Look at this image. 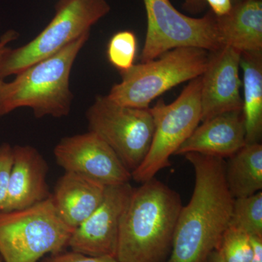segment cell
Instances as JSON below:
<instances>
[{
	"label": "cell",
	"instance_id": "obj_1",
	"mask_svg": "<svg viewBox=\"0 0 262 262\" xmlns=\"http://www.w3.org/2000/svg\"><path fill=\"white\" fill-rule=\"evenodd\" d=\"M185 157L194 168V190L181 209L165 262H206L229 227L234 198L227 185L224 158L196 152Z\"/></svg>",
	"mask_w": 262,
	"mask_h": 262
},
{
	"label": "cell",
	"instance_id": "obj_2",
	"mask_svg": "<svg viewBox=\"0 0 262 262\" xmlns=\"http://www.w3.org/2000/svg\"><path fill=\"white\" fill-rule=\"evenodd\" d=\"M182 206L178 193L155 177L134 188L120 222L117 261H165Z\"/></svg>",
	"mask_w": 262,
	"mask_h": 262
},
{
	"label": "cell",
	"instance_id": "obj_3",
	"mask_svg": "<svg viewBox=\"0 0 262 262\" xmlns=\"http://www.w3.org/2000/svg\"><path fill=\"white\" fill-rule=\"evenodd\" d=\"M90 34H84L61 51L27 67L11 82L4 81L0 89V117L22 107L32 108L37 118L67 116L73 100L71 72Z\"/></svg>",
	"mask_w": 262,
	"mask_h": 262
},
{
	"label": "cell",
	"instance_id": "obj_4",
	"mask_svg": "<svg viewBox=\"0 0 262 262\" xmlns=\"http://www.w3.org/2000/svg\"><path fill=\"white\" fill-rule=\"evenodd\" d=\"M210 52L201 48H178L156 59L134 64L122 72V81L112 88L107 97L129 107L148 108L160 95L204 73Z\"/></svg>",
	"mask_w": 262,
	"mask_h": 262
},
{
	"label": "cell",
	"instance_id": "obj_5",
	"mask_svg": "<svg viewBox=\"0 0 262 262\" xmlns=\"http://www.w3.org/2000/svg\"><path fill=\"white\" fill-rule=\"evenodd\" d=\"M74 231L58 215L51 196L25 209L0 211V257L5 262H37L63 251Z\"/></svg>",
	"mask_w": 262,
	"mask_h": 262
},
{
	"label": "cell",
	"instance_id": "obj_6",
	"mask_svg": "<svg viewBox=\"0 0 262 262\" xmlns=\"http://www.w3.org/2000/svg\"><path fill=\"white\" fill-rule=\"evenodd\" d=\"M107 0H59L47 27L27 44L10 49L2 63L4 80L52 56L71 42L91 33L98 20L110 11Z\"/></svg>",
	"mask_w": 262,
	"mask_h": 262
},
{
	"label": "cell",
	"instance_id": "obj_7",
	"mask_svg": "<svg viewBox=\"0 0 262 262\" xmlns=\"http://www.w3.org/2000/svg\"><path fill=\"white\" fill-rule=\"evenodd\" d=\"M201 76L191 80L173 103L159 99L149 108L154 133L145 159L132 172V179L142 183L154 178L170 166V158L194 132L201 122Z\"/></svg>",
	"mask_w": 262,
	"mask_h": 262
},
{
	"label": "cell",
	"instance_id": "obj_8",
	"mask_svg": "<svg viewBox=\"0 0 262 262\" xmlns=\"http://www.w3.org/2000/svg\"><path fill=\"white\" fill-rule=\"evenodd\" d=\"M89 131L115 151L132 173L149 151L154 122L149 108L122 106L107 96H98L86 113Z\"/></svg>",
	"mask_w": 262,
	"mask_h": 262
},
{
	"label": "cell",
	"instance_id": "obj_9",
	"mask_svg": "<svg viewBox=\"0 0 262 262\" xmlns=\"http://www.w3.org/2000/svg\"><path fill=\"white\" fill-rule=\"evenodd\" d=\"M147 29L141 63L151 61L170 50L196 48L218 51L221 44L215 15L209 11L202 18L182 14L170 0H144Z\"/></svg>",
	"mask_w": 262,
	"mask_h": 262
},
{
	"label": "cell",
	"instance_id": "obj_10",
	"mask_svg": "<svg viewBox=\"0 0 262 262\" xmlns=\"http://www.w3.org/2000/svg\"><path fill=\"white\" fill-rule=\"evenodd\" d=\"M54 155L65 172L80 174L106 187L132 179L113 149L91 131L63 138L55 147Z\"/></svg>",
	"mask_w": 262,
	"mask_h": 262
},
{
	"label": "cell",
	"instance_id": "obj_11",
	"mask_svg": "<svg viewBox=\"0 0 262 262\" xmlns=\"http://www.w3.org/2000/svg\"><path fill=\"white\" fill-rule=\"evenodd\" d=\"M134 189L130 182L106 187L101 204L71 236L72 251L116 258L120 222Z\"/></svg>",
	"mask_w": 262,
	"mask_h": 262
},
{
	"label": "cell",
	"instance_id": "obj_12",
	"mask_svg": "<svg viewBox=\"0 0 262 262\" xmlns=\"http://www.w3.org/2000/svg\"><path fill=\"white\" fill-rule=\"evenodd\" d=\"M241 53L224 46L210 52L209 61L201 75V122L230 112H243L239 77Z\"/></svg>",
	"mask_w": 262,
	"mask_h": 262
},
{
	"label": "cell",
	"instance_id": "obj_13",
	"mask_svg": "<svg viewBox=\"0 0 262 262\" xmlns=\"http://www.w3.org/2000/svg\"><path fill=\"white\" fill-rule=\"evenodd\" d=\"M48 165L32 146H13V164L6 198L0 211L25 209L51 196L47 183Z\"/></svg>",
	"mask_w": 262,
	"mask_h": 262
},
{
	"label": "cell",
	"instance_id": "obj_14",
	"mask_svg": "<svg viewBox=\"0 0 262 262\" xmlns=\"http://www.w3.org/2000/svg\"><path fill=\"white\" fill-rule=\"evenodd\" d=\"M202 122L175 155L196 152L225 159L246 145L243 112L221 114Z\"/></svg>",
	"mask_w": 262,
	"mask_h": 262
},
{
	"label": "cell",
	"instance_id": "obj_15",
	"mask_svg": "<svg viewBox=\"0 0 262 262\" xmlns=\"http://www.w3.org/2000/svg\"><path fill=\"white\" fill-rule=\"evenodd\" d=\"M106 189L94 179L65 172L57 182L51 199L63 222L75 229L99 206Z\"/></svg>",
	"mask_w": 262,
	"mask_h": 262
},
{
	"label": "cell",
	"instance_id": "obj_16",
	"mask_svg": "<svg viewBox=\"0 0 262 262\" xmlns=\"http://www.w3.org/2000/svg\"><path fill=\"white\" fill-rule=\"evenodd\" d=\"M221 44L239 53L262 51V0L232 5L227 14L215 15Z\"/></svg>",
	"mask_w": 262,
	"mask_h": 262
},
{
	"label": "cell",
	"instance_id": "obj_17",
	"mask_svg": "<svg viewBox=\"0 0 262 262\" xmlns=\"http://www.w3.org/2000/svg\"><path fill=\"white\" fill-rule=\"evenodd\" d=\"M243 70V115L247 144L259 143L262 136V51L241 53Z\"/></svg>",
	"mask_w": 262,
	"mask_h": 262
},
{
	"label": "cell",
	"instance_id": "obj_18",
	"mask_svg": "<svg viewBox=\"0 0 262 262\" xmlns=\"http://www.w3.org/2000/svg\"><path fill=\"white\" fill-rule=\"evenodd\" d=\"M226 179L234 199L246 198L262 189V146L246 144L226 162Z\"/></svg>",
	"mask_w": 262,
	"mask_h": 262
},
{
	"label": "cell",
	"instance_id": "obj_19",
	"mask_svg": "<svg viewBox=\"0 0 262 262\" xmlns=\"http://www.w3.org/2000/svg\"><path fill=\"white\" fill-rule=\"evenodd\" d=\"M229 227L248 235L262 236V192L234 200Z\"/></svg>",
	"mask_w": 262,
	"mask_h": 262
},
{
	"label": "cell",
	"instance_id": "obj_20",
	"mask_svg": "<svg viewBox=\"0 0 262 262\" xmlns=\"http://www.w3.org/2000/svg\"><path fill=\"white\" fill-rule=\"evenodd\" d=\"M137 39L130 31H122L114 34L107 46V58L114 67L120 73L126 72L134 65Z\"/></svg>",
	"mask_w": 262,
	"mask_h": 262
},
{
	"label": "cell",
	"instance_id": "obj_21",
	"mask_svg": "<svg viewBox=\"0 0 262 262\" xmlns=\"http://www.w3.org/2000/svg\"><path fill=\"white\" fill-rule=\"evenodd\" d=\"M215 250L225 262H251L252 258L250 235L229 227Z\"/></svg>",
	"mask_w": 262,
	"mask_h": 262
},
{
	"label": "cell",
	"instance_id": "obj_22",
	"mask_svg": "<svg viewBox=\"0 0 262 262\" xmlns=\"http://www.w3.org/2000/svg\"><path fill=\"white\" fill-rule=\"evenodd\" d=\"M13 164V146L8 143L0 145V208L6 198Z\"/></svg>",
	"mask_w": 262,
	"mask_h": 262
},
{
	"label": "cell",
	"instance_id": "obj_23",
	"mask_svg": "<svg viewBox=\"0 0 262 262\" xmlns=\"http://www.w3.org/2000/svg\"><path fill=\"white\" fill-rule=\"evenodd\" d=\"M45 262H118L113 256H91L72 251L51 254Z\"/></svg>",
	"mask_w": 262,
	"mask_h": 262
},
{
	"label": "cell",
	"instance_id": "obj_24",
	"mask_svg": "<svg viewBox=\"0 0 262 262\" xmlns=\"http://www.w3.org/2000/svg\"><path fill=\"white\" fill-rule=\"evenodd\" d=\"M18 36V32L13 29H10L5 32L0 37V89H1L2 84L4 82V80L1 77L2 63H3L5 55L10 49L9 47L10 43L15 41Z\"/></svg>",
	"mask_w": 262,
	"mask_h": 262
},
{
	"label": "cell",
	"instance_id": "obj_25",
	"mask_svg": "<svg viewBox=\"0 0 262 262\" xmlns=\"http://www.w3.org/2000/svg\"><path fill=\"white\" fill-rule=\"evenodd\" d=\"M205 2L211 7V11L216 16L227 14L232 8L231 0H205Z\"/></svg>",
	"mask_w": 262,
	"mask_h": 262
},
{
	"label": "cell",
	"instance_id": "obj_26",
	"mask_svg": "<svg viewBox=\"0 0 262 262\" xmlns=\"http://www.w3.org/2000/svg\"><path fill=\"white\" fill-rule=\"evenodd\" d=\"M251 247H252V258L251 262H262V236H250Z\"/></svg>",
	"mask_w": 262,
	"mask_h": 262
},
{
	"label": "cell",
	"instance_id": "obj_27",
	"mask_svg": "<svg viewBox=\"0 0 262 262\" xmlns=\"http://www.w3.org/2000/svg\"><path fill=\"white\" fill-rule=\"evenodd\" d=\"M207 4L205 0H185L183 8L192 14H199L206 10Z\"/></svg>",
	"mask_w": 262,
	"mask_h": 262
},
{
	"label": "cell",
	"instance_id": "obj_28",
	"mask_svg": "<svg viewBox=\"0 0 262 262\" xmlns=\"http://www.w3.org/2000/svg\"><path fill=\"white\" fill-rule=\"evenodd\" d=\"M206 262H225L222 258L221 257L220 253L216 250L212 251L209 256L207 258Z\"/></svg>",
	"mask_w": 262,
	"mask_h": 262
},
{
	"label": "cell",
	"instance_id": "obj_29",
	"mask_svg": "<svg viewBox=\"0 0 262 262\" xmlns=\"http://www.w3.org/2000/svg\"><path fill=\"white\" fill-rule=\"evenodd\" d=\"M232 5L238 4V3H243V2L247 1V0H231Z\"/></svg>",
	"mask_w": 262,
	"mask_h": 262
},
{
	"label": "cell",
	"instance_id": "obj_30",
	"mask_svg": "<svg viewBox=\"0 0 262 262\" xmlns=\"http://www.w3.org/2000/svg\"><path fill=\"white\" fill-rule=\"evenodd\" d=\"M0 262H3V261H2V258H1V257H0Z\"/></svg>",
	"mask_w": 262,
	"mask_h": 262
}]
</instances>
